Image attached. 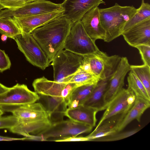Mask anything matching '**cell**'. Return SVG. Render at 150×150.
Segmentation results:
<instances>
[{"instance_id":"9a60e30c","label":"cell","mask_w":150,"mask_h":150,"mask_svg":"<svg viewBox=\"0 0 150 150\" xmlns=\"http://www.w3.org/2000/svg\"><path fill=\"white\" fill-rule=\"evenodd\" d=\"M127 44L135 47L142 45H150V18L123 32L122 34Z\"/></svg>"},{"instance_id":"83f0119b","label":"cell","mask_w":150,"mask_h":150,"mask_svg":"<svg viewBox=\"0 0 150 150\" xmlns=\"http://www.w3.org/2000/svg\"><path fill=\"white\" fill-rule=\"evenodd\" d=\"M144 112L139 108L133 105L120 123L117 129V132L122 131L134 120H136L140 122L141 117Z\"/></svg>"},{"instance_id":"4316f807","label":"cell","mask_w":150,"mask_h":150,"mask_svg":"<svg viewBox=\"0 0 150 150\" xmlns=\"http://www.w3.org/2000/svg\"><path fill=\"white\" fill-rule=\"evenodd\" d=\"M100 80L92 74L80 70L71 78L69 83H73L78 86L83 85L97 83Z\"/></svg>"},{"instance_id":"4dcf8cb0","label":"cell","mask_w":150,"mask_h":150,"mask_svg":"<svg viewBox=\"0 0 150 150\" xmlns=\"http://www.w3.org/2000/svg\"><path fill=\"white\" fill-rule=\"evenodd\" d=\"M135 48L139 50L144 64L150 66V45H142Z\"/></svg>"},{"instance_id":"ac0fdd59","label":"cell","mask_w":150,"mask_h":150,"mask_svg":"<svg viewBox=\"0 0 150 150\" xmlns=\"http://www.w3.org/2000/svg\"><path fill=\"white\" fill-rule=\"evenodd\" d=\"M67 84L50 81L43 76L35 79L32 85L35 92L38 94L62 98Z\"/></svg>"},{"instance_id":"52a82bcc","label":"cell","mask_w":150,"mask_h":150,"mask_svg":"<svg viewBox=\"0 0 150 150\" xmlns=\"http://www.w3.org/2000/svg\"><path fill=\"white\" fill-rule=\"evenodd\" d=\"M93 127L86 124L74 122L71 120H63L52 124L47 129L36 135L40 141H47L54 138L58 139L69 137H76L78 135L91 132Z\"/></svg>"},{"instance_id":"8992f818","label":"cell","mask_w":150,"mask_h":150,"mask_svg":"<svg viewBox=\"0 0 150 150\" xmlns=\"http://www.w3.org/2000/svg\"><path fill=\"white\" fill-rule=\"evenodd\" d=\"M13 39L18 49L30 64L43 70L49 66L50 60L31 33L22 32Z\"/></svg>"},{"instance_id":"f546056e","label":"cell","mask_w":150,"mask_h":150,"mask_svg":"<svg viewBox=\"0 0 150 150\" xmlns=\"http://www.w3.org/2000/svg\"><path fill=\"white\" fill-rule=\"evenodd\" d=\"M18 121L17 118L13 115L7 116H0V129H8L10 130L17 124Z\"/></svg>"},{"instance_id":"5bb4252c","label":"cell","mask_w":150,"mask_h":150,"mask_svg":"<svg viewBox=\"0 0 150 150\" xmlns=\"http://www.w3.org/2000/svg\"><path fill=\"white\" fill-rule=\"evenodd\" d=\"M64 10L47 13L25 17H13L22 32L31 33L35 29L63 16Z\"/></svg>"},{"instance_id":"2e32d148","label":"cell","mask_w":150,"mask_h":150,"mask_svg":"<svg viewBox=\"0 0 150 150\" xmlns=\"http://www.w3.org/2000/svg\"><path fill=\"white\" fill-rule=\"evenodd\" d=\"M39 95L38 100L47 112L52 124L63 120L67 104L62 97Z\"/></svg>"},{"instance_id":"d6986e66","label":"cell","mask_w":150,"mask_h":150,"mask_svg":"<svg viewBox=\"0 0 150 150\" xmlns=\"http://www.w3.org/2000/svg\"><path fill=\"white\" fill-rule=\"evenodd\" d=\"M98 112L95 109L81 105L75 108H67L65 112L64 115L74 122L93 127L96 125V115Z\"/></svg>"},{"instance_id":"ba28073f","label":"cell","mask_w":150,"mask_h":150,"mask_svg":"<svg viewBox=\"0 0 150 150\" xmlns=\"http://www.w3.org/2000/svg\"><path fill=\"white\" fill-rule=\"evenodd\" d=\"M83 56L90 63L93 74L100 80L110 78L117 70L121 57L117 55L109 56L99 50Z\"/></svg>"},{"instance_id":"d6a6232c","label":"cell","mask_w":150,"mask_h":150,"mask_svg":"<svg viewBox=\"0 0 150 150\" xmlns=\"http://www.w3.org/2000/svg\"><path fill=\"white\" fill-rule=\"evenodd\" d=\"M11 63L8 55L4 50L0 49V71L2 72L9 69Z\"/></svg>"},{"instance_id":"603a6c76","label":"cell","mask_w":150,"mask_h":150,"mask_svg":"<svg viewBox=\"0 0 150 150\" xmlns=\"http://www.w3.org/2000/svg\"><path fill=\"white\" fill-rule=\"evenodd\" d=\"M127 80V88L133 92L136 97L142 98L150 101V96L148 94L144 86L136 76L130 71Z\"/></svg>"},{"instance_id":"7402d4cb","label":"cell","mask_w":150,"mask_h":150,"mask_svg":"<svg viewBox=\"0 0 150 150\" xmlns=\"http://www.w3.org/2000/svg\"><path fill=\"white\" fill-rule=\"evenodd\" d=\"M97 83L86 84L76 87L69 96L67 106L74 100L79 102V105H82L89 96Z\"/></svg>"},{"instance_id":"30bf717a","label":"cell","mask_w":150,"mask_h":150,"mask_svg":"<svg viewBox=\"0 0 150 150\" xmlns=\"http://www.w3.org/2000/svg\"><path fill=\"white\" fill-rule=\"evenodd\" d=\"M39 95L29 90L24 84L17 83L0 94V106H20L38 100Z\"/></svg>"},{"instance_id":"4fadbf2b","label":"cell","mask_w":150,"mask_h":150,"mask_svg":"<svg viewBox=\"0 0 150 150\" xmlns=\"http://www.w3.org/2000/svg\"><path fill=\"white\" fill-rule=\"evenodd\" d=\"M130 65L127 57H121L117 70L109 79L104 98L107 106L123 88L125 76L130 71Z\"/></svg>"},{"instance_id":"8d00e7d4","label":"cell","mask_w":150,"mask_h":150,"mask_svg":"<svg viewBox=\"0 0 150 150\" xmlns=\"http://www.w3.org/2000/svg\"><path fill=\"white\" fill-rule=\"evenodd\" d=\"M9 88L8 87L0 83V94L8 90Z\"/></svg>"},{"instance_id":"60d3db41","label":"cell","mask_w":150,"mask_h":150,"mask_svg":"<svg viewBox=\"0 0 150 150\" xmlns=\"http://www.w3.org/2000/svg\"><path fill=\"white\" fill-rule=\"evenodd\" d=\"M4 8L2 7V6L0 4V11L2 10Z\"/></svg>"},{"instance_id":"1f68e13d","label":"cell","mask_w":150,"mask_h":150,"mask_svg":"<svg viewBox=\"0 0 150 150\" xmlns=\"http://www.w3.org/2000/svg\"><path fill=\"white\" fill-rule=\"evenodd\" d=\"M26 4L23 0H0V4L4 9L17 8L23 6Z\"/></svg>"},{"instance_id":"e575fe53","label":"cell","mask_w":150,"mask_h":150,"mask_svg":"<svg viewBox=\"0 0 150 150\" xmlns=\"http://www.w3.org/2000/svg\"><path fill=\"white\" fill-rule=\"evenodd\" d=\"M83 57V60L81 69L85 71L92 74L90 63L86 58Z\"/></svg>"},{"instance_id":"ffe728a7","label":"cell","mask_w":150,"mask_h":150,"mask_svg":"<svg viewBox=\"0 0 150 150\" xmlns=\"http://www.w3.org/2000/svg\"><path fill=\"white\" fill-rule=\"evenodd\" d=\"M109 79L99 81L82 105L96 109L98 112L105 110L107 105L105 101V96Z\"/></svg>"},{"instance_id":"74e56055","label":"cell","mask_w":150,"mask_h":150,"mask_svg":"<svg viewBox=\"0 0 150 150\" xmlns=\"http://www.w3.org/2000/svg\"><path fill=\"white\" fill-rule=\"evenodd\" d=\"M7 38V37L6 35H2L1 38L2 41H5L6 40Z\"/></svg>"},{"instance_id":"836d02e7","label":"cell","mask_w":150,"mask_h":150,"mask_svg":"<svg viewBox=\"0 0 150 150\" xmlns=\"http://www.w3.org/2000/svg\"><path fill=\"white\" fill-rule=\"evenodd\" d=\"M56 142H72V141H89L86 136L85 137H69L54 140Z\"/></svg>"},{"instance_id":"d4e9b609","label":"cell","mask_w":150,"mask_h":150,"mask_svg":"<svg viewBox=\"0 0 150 150\" xmlns=\"http://www.w3.org/2000/svg\"><path fill=\"white\" fill-rule=\"evenodd\" d=\"M22 31L11 17L0 18V33L13 39Z\"/></svg>"},{"instance_id":"7c38bea8","label":"cell","mask_w":150,"mask_h":150,"mask_svg":"<svg viewBox=\"0 0 150 150\" xmlns=\"http://www.w3.org/2000/svg\"><path fill=\"white\" fill-rule=\"evenodd\" d=\"M101 4L103 0H64L61 4L63 16L73 23L81 21L89 11Z\"/></svg>"},{"instance_id":"3957f363","label":"cell","mask_w":150,"mask_h":150,"mask_svg":"<svg viewBox=\"0 0 150 150\" xmlns=\"http://www.w3.org/2000/svg\"><path fill=\"white\" fill-rule=\"evenodd\" d=\"M137 10L132 6H121L117 3L109 8H99L100 22L105 32L104 41L110 42L121 35L125 24Z\"/></svg>"},{"instance_id":"484cf974","label":"cell","mask_w":150,"mask_h":150,"mask_svg":"<svg viewBox=\"0 0 150 150\" xmlns=\"http://www.w3.org/2000/svg\"><path fill=\"white\" fill-rule=\"evenodd\" d=\"M130 71L141 81L150 96V66L144 64L130 65Z\"/></svg>"},{"instance_id":"7a4b0ae2","label":"cell","mask_w":150,"mask_h":150,"mask_svg":"<svg viewBox=\"0 0 150 150\" xmlns=\"http://www.w3.org/2000/svg\"><path fill=\"white\" fill-rule=\"evenodd\" d=\"M73 23L63 16L35 29L31 33L50 62L63 49Z\"/></svg>"},{"instance_id":"5b68a950","label":"cell","mask_w":150,"mask_h":150,"mask_svg":"<svg viewBox=\"0 0 150 150\" xmlns=\"http://www.w3.org/2000/svg\"><path fill=\"white\" fill-rule=\"evenodd\" d=\"M63 49L83 56L93 53L99 50L95 41L86 32L81 21L73 23Z\"/></svg>"},{"instance_id":"f1b7e54d","label":"cell","mask_w":150,"mask_h":150,"mask_svg":"<svg viewBox=\"0 0 150 150\" xmlns=\"http://www.w3.org/2000/svg\"><path fill=\"white\" fill-rule=\"evenodd\" d=\"M141 128H136L125 132H117L112 134L93 139L92 141L111 142L118 141L127 138L135 134Z\"/></svg>"},{"instance_id":"f35d334b","label":"cell","mask_w":150,"mask_h":150,"mask_svg":"<svg viewBox=\"0 0 150 150\" xmlns=\"http://www.w3.org/2000/svg\"><path fill=\"white\" fill-rule=\"evenodd\" d=\"M23 0L26 4L32 2L36 0Z\"/></svg>"},{"instance_id":"cb8c5ba5","label":"cell","mask_w":150,"mask_h":150,"mask_svg":"<svg viewBox=\"0 0 150 150\" xmlns=\"http://www.w3.org/2000/svg\"><path fill=\"white\" fill-rule=\"evenodd\" d=\"M132 18L125 24L123 32L134 25L147 19L150 18V5L142 0L140 6Z\"/></svg>"},{"instance_id":"44dd1931","label":"cell","mask_w":150,"mask_h":150,"mask_svg":"<svg viewBox=\"0 0 150 150\" xmlns=\"http://www.w3.org/2000/svg\"><path fill=\"white\" fill-rule=\"evenodd\" d=\"M126 115H120L107 119L97 125L94 130L86 136L89 141L117 132L118 127Z\"/></svg>"},{"instance_id":"6da1fadb","label":"cell","mask_w":150,"mask_h":150,"mask_svg":"<svg viewBox=\"0 0 150 150\" xmlns=\"http://www.w3.org/2000/svg\"><path fill=\"white\" fill-rule=\"evenodd\" d=\"M4 112H11L18 119L17 124L10 129L12 132L25 136L35 135L51 125L48 115L40 103L20 106L1 105Z\"/></svg>"},{"instance_id":"d590c367","label":"cell","mask_w":150,"mask_h":150,"mask_svg":"<svg viewBox=\"0 0 150 150\" xmlns=\"http://www.w3.org/2000/svg\"><path fill=\"white\" fill-rule=\"evenodd\" d=\"M24 137L18 138L2 136L0 135V141H11L16 140H25Z\"/></svg>"},{"instance_id":"e0dca14e","label":"cell","mask_w":150,"mask_h":150,"mask_svg":"<svg viewBox=\"0 0 150 150\" xmlns=\"http://www.w3.org/2000/svg\"><path fill=\"white\" fill-rule=\"evenodd\" d=\"M99 8L96 7L87 12L81 21L88 36L96 41L98 39L104 40L105 32L100 19Z\"/></svg>"},{"instance_id":"ab89813d","label":"cell","mask_w":150,"mask_h":150,"mask_svg":"<svg viewBox=\"0 0 150 150\" xmlns=\"http://www.w3.org/2000/svg\"><path fill=\"white\" fill-rule=\"evenodd\" d=\"M4 111L0 108V116H1L3 114Z\"/></svg>"},{"instance_id":"9c48e42d","label":"cell","mask_w":150,"mask_h":150,"mask_svg":"<svg viewBox=\"0 0 150 150\" xmlns=\"http://www.w3.org/2000/svg\"><path fill=\"white\" fill-rule=\"evenodd\" d=\"M63 9L61 4H56L46 0H36L19 8L1 10L0 11V18L35 16Z\"/></svg>"},{"instance_id":"8fae6325","label":"cell","mask_w":150,"mask_h":150,"mask_svg":"<svg viewBox=\"0 0 150 150\" xmlns=\"http://www.w3.org/2000/svg\"><path fill=\"white\" fill-rule=\"evenodd\" d=\"M136 96L127 88H123L108 103L97 125L109 118L120 115H126L133 106Z\"/></svg>"},{"instance_id":"277c9868","label":"cell","mask_w":150,"mask_h":150,"mask_svg":"<svg viewBox=\"0 0 150 150\" xmlns=\"http://www.w3.org/2000/svg\"><path fill=\"white\" fill-rule=\"evenodd\" d=\"M83 57L70 51L62 49L52 61L54 71V81L69 83L73 76L80 69Z\"/></svg>"}]
</instances>
